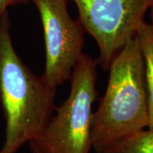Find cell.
Wrapping results in <instances>:
<instances>
[{"label":"cell","mask_w":153,"mask_h":153,"mask_svg":"<svg viewBox=\"0 0 153 153\" xmlns=\"http://www.w3.org/2000/svg\"><path fill=\"white\" fill-rule=\"evenodd\" d=\"M9 12L0 17V103L5 139L0 153H16L37 137L55 111L56 88L31 71L12 43Z\"/></svg>","instance_id":"obj_1"},{"label":"cell","mask_w":153,"mask_h":153,"mask_svg":"<svg viewBox=\"0 0 153 153\" xmlns=\"http://www.w3.org/2000/svg\"><path fill=\"white\" fill-rule=\"evenodd\" d=\"M108 70L105 92L93 113L92 146L95 153H104L149 125L144 64L136 37L115 55Z\"/></svg>","instance_id":"obj_2"},{"label":"cell","mask_w":153,"mask_h":153,"mask_svg":"<svg viewBox=\"0 0 153 153\" xmlns=\"http://www.w3.org/2000/svg\"><path fill=\"white\" fill-rule=\"evenodd\" d=\"M70 92L31 141L32 153H89L93 105L97 96V60L82 54L70 77Z\"/></svg>","instance_id":"obj_3"},{"label":"cell","mask_w":153,"mask_h":153,"mask_svg":"<svg viewBox=\"0 0 153 153\" xmlns=\"http://www.w3.org/2000/svg\"><path fill=\"white\" fill-rule=\"evenodd\" d=\"M78 11V21L91 35L99 49L98 62L108 70L110 63L136 35L153 0H71Z\"/></svg>","instance_id":"obj_4"},{"label":"cell","mask_w":153,"mask_h":153,"mask_svg":"<svg viewBox=\"0 0 153 153\" xmlns=\"http://www.w3.org/2000/svg\"><path fill=\"white\" fill-rule=\"evenodd\" d=\"M36 6L44 29L45 68L43 76L57 88L70 80L83 54L84 30L67 10L69 0H30Z\"/></svg>","instance_id":"obj_5"},{"label":"cell","mask_w":153,"mask_h":153,"mask_svg":"<svg viewBox=\"0 0 153 153\" xmlns=\"http://www.w3.org/2000/svg\"><path fill=\"white\" fill-rule=\"evenodd\" d=\"M135 37L141 51L144 64V77L147 94L149 125L153 127V28L151 23L144 22Z\"/></svg>","instance_id":"obj_6"},{"label":"cell","mask_w":153,"mask_h":153,"mask_svg":"<svg viewBox=\"0 0 153 153\" xmlns=\"http://www.w3.org/2000/svg\"><path fill=\"white\" fill-rule=\"evenodd\" d=\"M104 153H153V127L127 136Z\"/></svg>","instance_id":"obj_7"},{"label":"cell","mask_w":153,"mask_h":153,"mask_svg":"<svg viewBox=\"0 0 153 153\" xmlns=\"http://www.w3.org/2000/svg\"><path fill=\"white\" fill-rule=\"evenodd\" d=\"M30 0H0V17L4 12L8 11L9 7L18 4H26Z\"/></svg>","instance_id":"obj_8"},{"label":"cell","mask_w":153,"mask_h":153,"mask_svg":"<svg viewBox=\"0 0 153 153\" xmlns=\"http://www.w3.org/2000/svg\"><path fill=\"white\" fill-rule=\"evenodd\" d=\"M150 16H151V25L153 28V7L150 10Z\"/></svg>","instance_id":"obj_9"}]
</instances>
